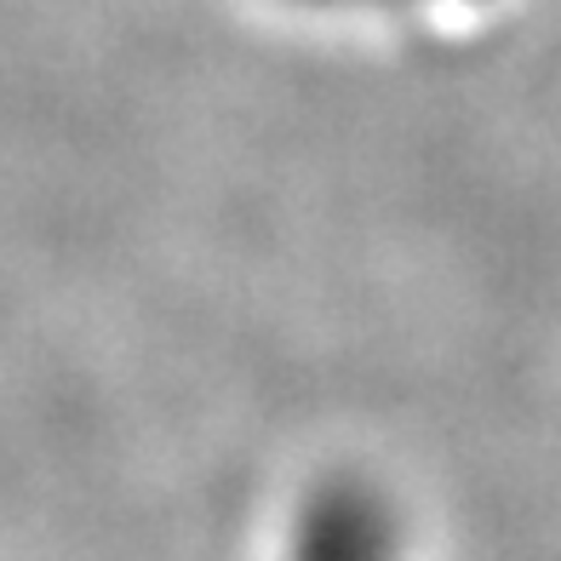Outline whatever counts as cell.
<instances>
[{
    "mask_svg": "<svg viewBox=\"0 0 561 561\" xmlns=\"http://www.w3.org/2000/svg\"><path fill=\"white\" fill-rule=\"evenodd\" d=\"M280 561H396V522L362 481H327L298 504Z\"/></svg>",
    "mask_w": 561,
    "mask_h": 561,
    "instance_id": "obj_1",
    "label": "cell"
}]
</instances>
